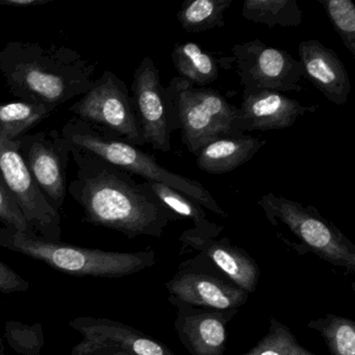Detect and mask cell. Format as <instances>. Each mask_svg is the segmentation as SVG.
<instances>
[{
	"instance_id": "6da1fadb",
	"label": "cell",
	"mask_w": 355,
	"mask_h": 355,
	"mask_svg": "<svg viewBox=\"0 0 355 355\" xmlns=\"http://www.w3.org/2000/svg\"><path fill=\"white\" fill-rule=\"evenodd\" d=\"M76 173L67 187L88 223L121 232L130 239L161 238L178 218L153 194L148 182L70 145Z\"/></svg>"
},
{
	"instance_id": "7a4b0ae2",
	"label": "cell",
	"mask_w": 355,
	"mask_h": 355,
	"mask_svg": "<svg viewBox=\"0 0 355 355\" xmlns=\"http://www.w3.org/2000/svg\"><path fill=\"white\" fill-rule=\"evenodd\" d=\"M96 65L68 47L12 41L0 51V72L13 96L55 110L86 94Z\"/></svg>"
},
{
	"instance_id": "3957f363",
	"label": "cell",
	"mask_w": 355,
	"mask_h": 355,
	"mask_svg": "<svg viewBox=\"0 0 355 355\" xmlns=\"http://www.w3.org/2000/svg\"><path fill=\"white\" fill-rule=\"evenodd\" d=\"M62 136L80 153L103 159L145 182H159L184 193L203 209L214 211L216 199L199 182L174 173L157 163L155 157L103 128L73 117L62 128Z\"/></svg>"
},
{
	"instance_id": "277c9868",
	"label": "cell",
	"mask_w": 355,
	"mask_h": 355,
	"mask_svg": "<svg viewBox=\"0 0 355 355\" xmlns=\"http://www.w3.org/2000/svg\"><path fill=\"white\" fill-rule=\"evenodd\" d=\"M0 247L38 259L58 271L76 276L120 278L132 275L157 263L153 250L111 252L46 240L38 234H22L0 228Z\"/></svg>"
},
{
	"instance_id": "5b68a950",
	"label": "cell",
	"mask_w": 355,
	"mask_h": 355,
	"mask_svg": "<svg viewBox=\"0 0 355 355\" xmlns=\"http://www.w3.org/2000/svg\"><path fill=\"white\" fill-rule=\"evenodd\" d=\"M257 205L274 227L293 236L284 242L291 249L300 255L311 253L334 267L355 272L354 244L315 207L273 192L263 195Z\"/></svg>"
},
{
	"instance_id": "8992f818",
	"label": "cell",
	"mask_w": 355,
	"mask_h": 355,
	"mask_svg": "<svg viewBox=\"0 0 355 355\" xmlns=\"http://www.w3.org/2000/svg\"><path fill=\"white\" fill-rule=\"evenodd\" d=\"M167 89L189 153L195 155L211 141L243 135L236 130L239 107L217 90L194 87L180 76L172 78Z\"/></svg>"
},
{
	"instance_id": "52a82bcc",
	"label": "cell",
	"mask_w": 355,
	"mask_h": 355,
	"mask_svg": "<svg viewBox=\"0 0 355 355\" xmlns=\"http://www.w3.org/2000/svg\"><path fill=\"white\" fill-rule=\"evenodd\" d=\"M69 111L78 119L112 132L135 146L145 145L132 95L125 83L114 72H103Z\"/></svg>"
},
{
	"instance_id": "ba28073f",
	"label": "cell",
	"mask_w": 355,
	"mask_h": 355,
	"mask_svg": "<svg viewBox=\"0 0 355 355\" xmlns=\"http://www.w3.org/2000/svg\"><path fill=\"white\" fill-rule=\"evenodd\" d=\"M130 90L145 144L162 153L171 150L178 120L167 87L162 85L159 68L150 57H145L137 68Z\"/></svg>"
},
{
	"instance_id": "9c48e42d",
	"label": "cell",
	"mask_w": 355,
	"mask_h": 355,
	"mask_svg": "<svg viewBox=\"0 0 355 355\" xmlns=\"http://www.w3.org/2000/svg\"><path fill=\"white\" fill-rule=\"evenodd\" d=\"M241 85L244 90L301 92L302 68L288 51L255 39L232 49Z\"/></svg>"
},
{
	"instance_id": "30bf717a",
	"label": "cell",
	"mask_w": 355,
	"mask_h": 355,
	"mask_svg": "<svg viewBox=\"0 0 355 355\" xmlns=\"http://www.w3.org/2000/svg\"><path fill=\"white\" fill-rule=\"evenodd\" d=\"M0 176L15 197L22 214L38 236L60 242L61 216L49 205L31 176L17 140L0 130Z\"/></svg>"
},
{
	"instance_id": "8fae6325",
	"label": "cell",
	"mask_w": 355,
	"mask_h": 355,
	"mask_svg": "<svg viewBox=\"0 0 355 355\" xmlns=\"http://www.w3.org/2000/svg\"><path fill=\"white\" fill-rule=\"evenodd\" d=\"M17 142L31 176L51 207L60 214L67 194L69 143L55 130L26 134Z\"/></svg>"
},
{
	"instance_id": "7c38bea8",
	"label": "cell",
	"mask_w": 355,
	"mask_h": 355,
	"mask_svg": "<svg viewBox=\"0 0 355 355\" xmlns=\"http://www.w3.org/2000/svg\"><path fill=\"white\" fill-rule=\"evenodd\" d=\"M168 301L175 307L176 334L191 355H224L227 325L239 311H217L192 306L170 295Z\"/></svg>"
},
{
	"instance_id": "4fadbf2b",
	"label": "cell",
	"mask_w": 355,
	"mask_h": 355,
	"mask_svg": "<svg viewBox=\"0 0 355 355\" xmlns=\"http://www.w3.org/2000/svg\"><path fill=\"white\" fill-rule=\"evenodd\" d=\"M69 325L83 336L72 355H89L110 347L134 355H176L163 343L121 322L86 317L78 318Z\"/></svg>"
},
{
	"instance_id": "5bb4252c",
	"label": "cell",
	"mask_w": 355,
	"mask_h": 355,
	"mask_svg": "<svg viewBox=\"0 0 355 355\" xmlns=\"http://www.w3.org/2000/svg\"><path fill=\"white\" fill-rule=\"evenodd\" d=\"M318 107L301 105L296 99L275 91L244 90L236 130L245 134L253 130L267 132L292 128L299 118L313 113Z\"/></svg>"
},
{
	"instance_id": "9a60e30c",
	"label": "cell",
	"mask_w": 355,
	"mask_h": 355,
	"mask_svg": "<svg viewBox=\"0 0 355 355\" xmlns=\"http://www.w3.org/2000/svg\"><path fill=\"white\" fill-rule=\"evenodd\" d=\"M165 286L171 296L187 304L217 311H239L249 298L234 282L188 270H180Z\"/></svg>"
},
{
	"instance_id": "2e32d148",
	"label": "cell",
	"mask_w": 355,
	"mask_h": 355,
	"mask_svg": "<svg viewBox=\"0 0 355 355\" xmlns=\"http://www.w3.org/2000/svg\"><path fill=\"white\" fill-rule=\"evenodd\" d=\"M303 78L336 105L348 103L351 82L348 71L334 49L318 40L302 41L298 46Z\"/></svg>"
},
{
	"instance_id": "e0dca14e",
	"label": "cell",
	"mask_w": 355,
	"mask_h": 355,
	"mask_svg": "<svg viewBox=\"0 0 355 355\" xmlns=\"http://www.w3.org/2000/svg\"><path fill=\"white\" fill-rule=\"evenodd\" d=\"M184 249L197 251L217 266L230 280L245 292L251 294L257 290L261 269L248 252L234 246L230 238H202L190 232H182L180 238Z\"/></svg>"
},
{
	"instance_id": "ac0fdd59",
	"label": "cell",
	"mask_w": 355,
	"mask_h": 355,
	"mask_svg": "<svg viewBox=\"0 0 355 355\" xmlns=\"http://www.w3.org/2000/svg\"><path fill=\"white\" fill-rule=\"evenodd\" d=\"M266 143L246 134L216 139L197 151V167L213 175L230 173L252 159Z\"/></svg>"
},
{
	"instance_id": "d6986e66",
	"label": "cell",
	"mask_w": 355,
	"mask_h": 355,
	"mask_svg": "<svg viewBox=\"0 0 355 355\" xmlns=\"http://www.w3.org/2000/svg\"><path fill=\"white\" fill-rule=\"evenodd\" d=\"M172 62L178 76L198 88L213 84L219 76V60L197 43L174 45Z\"/></svg>"
},
{
	"instance_id": "ffe728a7",
	"label": "cell",
	"mask_w": 355,
	"mask_h": 355,
	"mask_svg": "<svg viewBox=\"0 0 355 355\" xmlns=\"http://www.w3.org/2000/svg\"><path fill=\"white\" fill-rule=\"evenodd\" d=\"M147 182L153 194L178 220L189 219L193 221L194 227L190 230L193 234L202 238L216 239L223 232V226L209 221L205 209L184 193L159 182Z\"/></svg>"
},
{
	"instance_id": "44dd1931",
	"label": "cell",
	"mask_w": 355,
	"mask_h": 355,
	"mask_svg": "<svg viewBox=\"0 0 355 355\" xmlns=\"http://www.w3.org/2000/svg\"><path fill=\"white\" fill-rule=\"evenodd\" d=\"M244 19L268 28H296L303 21L302 10L296 0H245Z\"/></svg>"
},
{
	"instance_id": "7402d4cb",
	"label": "cell",
	"mask_w": 355,
	"mask_h": 355,
	"mask_svg": "<svg viewBox=\"0 0 355 355\" xmlns=\"http://www.w3.org/2000/svg\"><path fill=\"white\" fill-rule=\"evenodd\" d=\"M234 0H187L176 18L189 34H201L225 26V12Z\"/></svg>"
},
{
	"instance_id": "603a6c76",
	"label": "cell",
	"mask_w": 355,
	"mask_h": 355,
	"mask_svg": "<svg viewBox=\"0 0 355 355\" xmlns=\"http://www.w3.org/2000/svg\"><path fill=\"white\" fill-rule=\"evenodd\" d=\"M53 112L49 107L30 101L0 103V130L10 140H18Z\"/></svg>"
},
{
	"instance_id": "cb8c5ba5",
	"label": "cell",
	"mask_w": 355,
	"mask_h": 355,
	"mask_svg": "<svg viewBox=\"0 0 355 355\" xmlns=\"http://www.w3.org/2000/svg\"><path fill=\"white\" fill-rule=\"evenodd\" d=\"M307 327L321 334L330 355H355V322L352 319L327 313L309 321Z\"/></svg>"
},
{
	"instance_id": "d4e9b609",
	"label": "cell",
	"mask_w": 355,
	"mask_h": 355,
	"mask_svg": "<svg viewBox=\"0 0 355 355\" xmlns=\"http://www.w3.org/2000/svg\"><path fill=\"white\" fill-rule=\"evenodd\" d=\"M241 355H318L311 352L297 340L288 326L270 318L267 334L248 352Z\"/></svg>"
},
{
	"instance_id": "484cf974",
	"label": "cell",
	"mask_w": 355,
	"mask_h": 355,
	"mask_svg": "<svg viewBox=\"0 0 355 355\" xmlns=\"http://www.w3.org/2000/svg\"><path fill=\"white\" fill-rule=\"evenodd\" d=\"M349 53L355 58V5L352 0H318Z\"/></svg>"
},
{
	"instance_id": "4316f807",
	"label": "cell",
	"mask_w": 355,
	"mask_h": 355,
	"mask_svg": "<svg viewBox=\"0 0 355 355\" xmlns=\"http://www.w3.org/2000/svg\"><path fill=\"white\" fill-rule=\"evenodd\" d=\"M0 222L5 227L12 228L22 234H37L26 221L15 197L0 176Z\"/></svg>"
},
{
	"instance_id": "83f0119b",
	"label": "cell",
	"mask_w": 355,
	"mask_h": 355,
	"mask_svg": "<svg viewBox=\"0 0 355 355\" xmlns=\"http://www.w3.org/2000/svg\"><path fill=\"white\" fill-rule=\"evenodd\" d=\"M28 286L30 284L28 280L24 279L19 274L0 261V292L7 294L24 292L28 290Z\"/></svg>"
},
{
	"instance_id": "f1b7e54d",
	"label": "cell",
	"mask_w": 355,
	"mask_h": 355,
	"mask_svg": "<svg viewBox=\"0 0 355 355\" xmlns=\"http://www.w3.org/2000/svg\"><path fill=\"white\" fill-rule=\"evenodd\" d=\"M51 0H0V6L11 8H32L46 5Z\"/></svg>"
},
{
	"instance_id": "f546056e",
	"label": "cell",
	"mask_w": 355,
	"mask_h": 355,
	"mask_svg": "<svg viewBox=\"0 0 355 355\" xmlns=\"http://www.w3.org/2000/svg\"><path fill=\"white\" fill-rule=\"evenodd\" d=\"M93 353H97V355H134L132 353L128 352V351L122 350V349L119 348H114V347L99 349V350L95 351Z\"/></svg>"
}]
</instances>
